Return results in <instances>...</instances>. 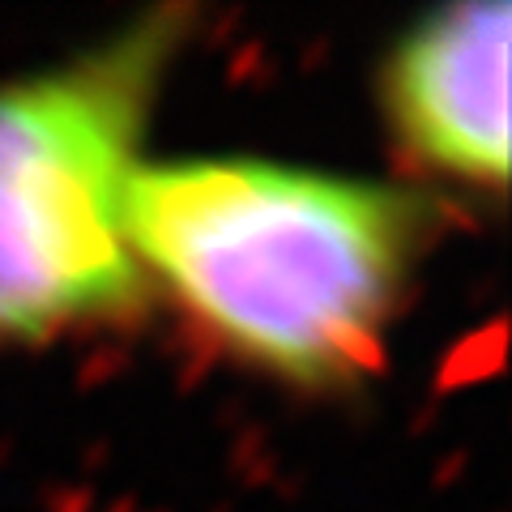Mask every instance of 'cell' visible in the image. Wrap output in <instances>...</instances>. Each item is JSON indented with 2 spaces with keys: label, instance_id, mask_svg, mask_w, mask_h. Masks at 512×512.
<instances>
[{
  "label": "cell",
  "instance_id": "7a4b0ae2",
  "mask_svg": "<svg viewBox=\"0 0 512 512\" xmlns=\"http://www.w3.org/2000/svg\"><path fill=\"white\" fill-rule=\"evenodd\" d=\"M188 22V9H150L0 82V350L116 325L146 303L128 201Z\"/></svg>",
  "mask_w": 512,
  "mask_h": 512
},
{
  "label": "cell",
  "instance_id": "6da1fadb",
  "mask_svg": "<svg viewBox=\"0 0 512 512\" xmlns=\"http://www.w3.org/2000/svg\"><path fill=\"white\" fill-rule=\"evenodd\" d=\"M146 286L205 342L299 393L372 380L436 235L419 188L256 154L137 171L128 201Z\"/></svg>",
  "mask_w": 512,
  "mask_h": 512
},
{
  "label": "cell",
  "instance_id": "3957f363",
  "mask_svg": "<svg viewBox=\"0 0 512 512\" xmlns=\"http://www.w3.org/2000/svg\"><path fill=\"white\" fill-rule=\"evenodd\" d=\"M508 0L431 9L380 60L376 103L402 158L453 188L508 184Z\"/></svg>",
  "mask_w": 512,
  "mask_h": 512
}]
</instances>
